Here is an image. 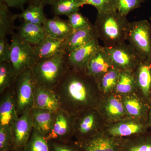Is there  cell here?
<instances>
[{"label": "cell", "mask_w": 151, "mask_h": 151, "mask_svg": "<svg viewBox=\"0 0 151 151\" xmlns=\"http://www.w3.org/2000/svg\"><path fill=\"white\" fill-rule=\"evenodd\" d=\"M54 113L44 109L33 108L30 111L33 129L46 138L52 129Z\"/></svg>", "instance_id": "e0dca14e"}, {"label": "cell", "mask_w": 151, "mask_h": 151, "mask_svg": "<svg viewBox=\"0 0 151 151\" xmlns=\"http://www.w3.org/2000/svg\"><path fill=\"white\" fill-rule=\"evenodd\" d=\"M100 46L98 38H96L85 45L67 53V60L69 66L76 70L86 71L89 59Z\"/></svg>", "instance_id": "30bf717a"}, {"label": "cell", "mask_w": 151, "mask_h": 151, "mask_svg": "<svg viewBox=\"0 0 151 151\" xmlns=\"http://www.w3.org/2000/svg\"><path fill=\"white\" fill-rule=\"evenodd\" d=\"M124 105L127 113L132 116L139 117L142 115V106L139 101L134 97H127L124 100Z\"/></svg>", "instance_id": "d590c367"}, {"label": "cell", "mask_w": 151, "mask_h": 151, "mask_svg": "<svg viewBox=\"0 0 151 151\" xmlns=\"http://www.w3.org/2000/svg\"><path fill=\"white\" fill-rule=\"evenodd\" d=\"M119 151H151V137L128 140L120 142Z\"/></svg>", "instance_id": "484cf974"}, {"label": "cell", "mask_w": 151, "mask_h": 151, "mask_svg": "<svg viewBox=\"0 0 151 151\" xmlns=\"http://www.w3.org/2000/svg\"><path fill=\"white\" fill-rule=\"evenodd\" d=\"M121 70L113 68L98 78V84L100 88L105 93H107L115 89Z\"/></svg>", "instance_id": "f546056e"}, {"label": "cell", "mask_w": 151, "mask_h": 151, "mask_svg": "<svg viewBox=\"0 0 151 151\" xmlns=\"http://www.w3.org/2000/svg\"><path fill=\"white\" fill-rule=\"evenodd\" d=\"M0 1L6 4L9 7L24 10V6L27 3V0H0Z\"/></svg>", "instance_id": "f35d334b"}, {"label": "cell", "mask_w": 151, "mask_h": 151, "mask_svg": "<svg viewBox=\"0 0 151 151\" xmlns=\"http://www.w3.org/2000/svg\"><path fill=\"white\" fill-rule=\"evenodd\" d=\"M70 68L67 54H62L37 61L32 69L37 84L53 90Z\"/></svg>", "instance_id": "3957f363"}, {"label": "cell", "mask_w": 151, "mask_h": 151, "mask_svg": "<svg viewBox=\"0 0 151 151\" xmlns=\"http://www.w3.org/2000/svg\"><path fill=\"white\" fill-rule=\"evenodd\" d=\"M136 84L145 97L151 92V60H142L136 69Z\"/></svg>", "instance_id": "44dd1931"}, {"label": "cell", "mask_w": 151, "mask_h": 151, "mask_svg": "<svg viewBox=\"0 0 151 151\" xmlns=\"http://www.w3.org/2000/svg\"><path fill=\"white\" fill-rule=\"evenodd\" d=\"M30 111L19 117L11 126L13 143V151H22L30 137L33 125Z\"/></svg>", "instance_id": "9c48e42d"}, {"label": "cell", "mask_w": 151, "mask_h": 151, "mask_svg": "<svg viewBox=\"0 0 151 151\" xmlns=\"http://www.w3.org/2000/svg\"><path fill=\"white\" fill-rule=\"evenodd\" d=\"M83 111L81 115L74 116V135L78 142H82L94 136L93 133L96 125V116L92 111Z\"/></svg>", "instance_id": "7c38bea8"}, {"label": "cell", "mask_w": 151, "mask_h": 151, "mask_svg": "<svg viewBox=\"0 0 151 151\" xmlns=\"http://www.w3.org/2000/svg\"><path fill=\"white\" fill-rule=\"evenodd\" d=\"M113 68L104 47L101 46L89 59L85 71L97 81L98 78Z\"/></svg>", "instance_id": "5bb4252c"}, {"label": "cell", "mask_w": 151, "mask_h": 151, "mask_svg": "<svg viewBox=\"0 0 151 151\" xmlns=\"http://www.w3.org/2000/svg\"><path fill=\"white\" fill-rule=\"evenodd\" d=\"M18 118L12 86L1 94L0 126L11 127Z\"/></svg>", "instance_id": "4fadbf2b"}, {"label": "cell", "mask_w": 151, "mask_h": 151, "mask_svg": "<svg viewBox=\"0 0 151 151\" xmlns=\"http://www.w3.org/2000/svg\"><path fill=\"white\" fill-rule=\"evenodd\" d=\"M32 47L37 62L60 55L67 54L65 40L57 39L47 35L40 43Z\"/></svg>", "instance_id": "8fae6325"}, {"label": "cell", "mask_w": 151, "mask_h": 151, "mask_svg": "<svg viewBox=\"0 0 151 151\" xmlns=\"http://www.w3.org/2000/svg\"><path fill=\"white\" fill-rule=\"evenodd\" d=\"M51 151H82L78 144L75 146L68 143L48 142Z\"/></svg>", "instance_id": "8d00e7d4"}, {"label": "cell", "mask_w": 151, "mask_h": 151, "mask_svg": "<svg viewBox=\"0 0 151 151\" xmlns=\"http://www.w3.org/2000/svg\"><path fill=\"white\" fill-rule=\"evenodd\" d=\"M16 76L10 61L0 63V94L12 86Z\"/></svg>", "instance_id": "4316f807"}, {"label": "cell", "mask_w": 151, "mask_h": 151, "mask_svg": "<svg viewBox=\"0 0 151 151\" xmlns=\"http://www.w3.org/2000/svg\"><path fill=\"white\" fill-rule=\"evenodd\" d=\"M149 123L150 126L151 127V110L149 113Z\"/></svg>", "instance_id": "60d3db41"}, {"label": "cell", "mask_w": 151, "mask_h": 151, "mask_svg": "<svg viewBox=\"0 0 151 151\" xmlns=\"http://www.w3.org/2000/svg\"><path fill=\"white\" fill-rule=\"evenodd\" d=\"M11 44L6 37H0V63L10 61Z\"/></svg>", "instance_id": "74e56055"}, {"label": "cell", "mask_w": 151, "mask_h": 151, "mask_svg": "<svg viewBox=\"0 0 151 151\" xmlns=\"http://www.w3.org/2000/svg\"><path fill=\"white\" fill-rule=\"evenodd\" d=\"M36 84L32 68L26 69L16 77L12 88L18 117L33 108Z\"/></svg>", "instance_id": "277c9868"}, {"label": "cell", "mask_w": 151, "mask_h": 151, "mask_svg": "<svg viewBox=\"0 0 151 151\" xmlns=\"http://www.w3.org/2000/svg\"><path fill=\"white\" fill-rule=\"evenodd\" d=\"M43 26L47 35L61 40H65L74 32L68 21L62 19L58 17L46 18Z\"/></svg>", "instance_id": "ac0fdd59"}, {"label": "cell", "mask_w": 151, "mask_h": 151, "mask_svg": "<svg viewBox=\"0 0 151 151\" xmlns=\"http://www.w3.org/2000/svg\"><path fill=\"white\" fill-rule=\"evenodd\" d=\"M43 8L41 6L29 5L27 8L21 13L15 14V17L22 20L23 22L42 25L47 18Z\"/></svg>", "instance_id": "cb8c5ba5"}, {"label": "cell", "mask_w": 151, "mask_h": 151, "mask_svg": "<svg viewBox=\"0 0 151 151\" xmlns=\"http://www.w3.org/2000/svg\"><path fill=\"white\" fill-rule=\"evenodd\" d=\"M144 126L134 122H124L115 125L108 130V134L113 138L130 137L142 133Z\"/></svg>", "instance_id": "7402d4cb"}, {"label": "cell", "mask_w": 151, "mask_h": 151, "mask_svg": "<svg viewBox=\"0 0 151 151\" xmlns=\"http://www.w3.org/2000/svg\"><path fill=\"white\" fill-rule=\"evenodd\" d=\"M96 38H99L94 25L73 32L65 40L66 52H71Z\"/></svg>", "instance_id": "d6986e66"}, {"label": "cell", "mask_w": 151, "mask_h": 151, "mask_svg": "<svg viewBox=\"0 0 151 151\" xmlns=\"http://www.w3.org/2000/svg\"><path fill=\"white\" fill-rule=\"evenodd\" d=\"M12 151H13V150H12Z\"/></svg>", "instance_id": "b9f144b4"}, {"label": "cell", "mask_w": 151, "mask_h": 151, "mask_svg": "<svg viewBox=\"0 0 151 151\" xmlns=\"http://www.w3.org/2000/svg\"><path fill=\"white\" fill-rule=\"evenodd\" d=\"M96 82L86 71L70 68L53 89L61 109L72 116L88 110L93 105Z\"/></svg>", "instance_id": "6da1fadb"}, {"label": "cell", "mask_w": 151, "mask_h": 151, "mask_svg": "<svg viewBox=\"0 0 151 151\" xmlns=\"http://www.w3.org/2000/svg\"><path fill=\"white\" fill-rule=\"evenodd\" d=\"M144 1V0H117V12L126 17L131 11L140 7Z\"/></svg>", "instance_id": "e575fe53"}, {"label": "cell", "mask_w": 151, "mask_h": 151, "mask_svg": "<svg viewBox=\"0 0 151 151\" xmlns=\"http://www.w3.org/2000/svg\"><path fill=\"white\" fill-rule=\"evenodd\" d=\"M16 28L20 37L33 46L40 43L47 36L43 25L23 22Z\"/></svg>", "instance_id": "ffe728a7"}, {"label": "cell", "mask_w": 151, "mask_h": 151, "mask_svg": "<svg viewBox=\"0 0 151 151\" xmlns=\"http://www.w3.org/2000/svg\"><path fill=\"white\" fill-rule=\"evenodd\" d=\"M85 5L93 6L97 13H105L117 11V0H82Z\"/></svg>", "instance_id": "1f68e13d"}, {"label": "cell", "mask_w": 151, "mask_h": 151, "mask_svg": "<svg viewBox=\"0 0 151 151\" xmlns=\"http://www.w3.org/2000/svg\"><path fill=\"white\" fill-rule=\"evenodd\" d=\"M33 108L55 112L60 107L59 100L52 89L36 84L34 93Z\"/></svg>", "instance_id": "2e32d148"}, {"label": "cell", "mask_w": 151, "mask_h": 151, "mask_svg": "<svg viewBox=\"0 0 151 151\" xmlns=\"http://www.w3.org/2000/svg\"><path fill=\"white\" fill-rule=\"evenodd\" d=\"M136 85L134 74L133 72L122 70L115 89L119 93L128 94L134 89Z\"/></svg>", "instance_id": "f1b7e54d"}, {"label": "cell", "mask_w": 151, "mask_h": 151, "mask_svg": "<svg viewBox=\"0 0 151 151\" xmlns=\"http://www.w3.org/2000/svg\"><path fill=\"white\" fill-rule=\"evenodd\" d=\"M67 17L68 21L74 32L93 26L86 17L78 12H76Z\"/></svg>", "instance_id": "d6a6232c"}, {"label": "cell", "mask_w": 151, "mask_h": 151, "mask_svg": "<svg viewBox=\"0 0 151 151\" xmlns=\"http://www.w3.org/2000/svg\"><path fill=\"white\" fill-rule=\"evenodd\" d=\"M106 110L108 115L113 118H120L124 115L125 108L124 104L118 98L111 97L106 103Z\"/></svg>", "instance_id": "4dcf8cb0"}, {"label": "cell", "mask_w": 151, "mask_h": 151, "mask_svg": "<svg viewBox=\"0 0 151 151\" xmlns=\"http://www.w3.org/2000/svg\"><path fill=\"white\" fill-rule=\"evenodd\" d=\"M16 19L15 14H12L9 7L5 3L0 2V37H6L14 33L16 28L14 22Z\"/></svg>", "instance_id": "d4e9b609"}, {"label": "cell", "mask_w": 151, "mask_h": 151, "mask_svg": "<svg viewBox=\"0 0 151 151\" xmlns=\"http://www.w3.org/2000/svg\"><path fill=\"white\" fill-rule=\"evenodd\" d=\"M127 40L142 60H151V25L147 20L130 22Z\"/></svg>", "instance_id": "5b68a950"}, {"label": "cell", "mask_w": 151, "mask_h": 151, "mask_svg": "<svg viewBox=\"0 0 151 151\" xmlns=\"http://www.w3.org/2000/svg\"><path fill=\"white\" fill-rule=\"evenodd\" d=\"M29 5H34L45 6L50 5L52 4L54 0H27Z\"/></svg>", "instance_id": "ab89813d"}, {"label": "cell", "mask_w": 151, "mask_h": 151, "mask_svg": "<svg viewBox=\"0 0 151 151\" xmlns=\"http://www.w3.org/2000/svg\"><path fill=\"white\" fill-rule=\"evenodd\" d=\"M104 47L113 67L121 71L133 72L142 60L126 42L112 47Z\"/></svg>", "instance_id": "52a82bcc"}, {"label": "cell", "mask_w": 151, "mask_h": 151, "mask_svg": "<svg viewBox=\"0 0 151 151\" xmlns=\"http://www.w3.org/2000/svg\"><path fill=\"white\" fill-rule=\"evenodd\" d=\"M85 5L82 0H54L50 6L56 16H68L78 12L79 8Z\"/></svg>", "instance_id": "603a6c76"}, {"label": "cell", "mask_w": 151, "mask_h": 151, "mask_svg": "<svg viewBox=\"0 0 151 151\" xmlns=\"http://www.w3.org/2000/svg\"><path fill=\"white\" fill-rule=\"evenodd\" d=\"M22 151H51L48 141L45 137L33 129L28 142Z\"/></svg>", "instance_id": "83f0119b"}, {"label": "cell", "mask_w": 151, "mask_h": 151, "mask_svg": "<svg viewBox=\"0 0 151 151\" xmlns=\"http://www.w3.org/2000/svg\"><path fill=\"white\" fill-rule=\"evenodd\" d=\"M10 44V62L16 76L27 68H32L37 61L31 45L15 33L12 35Z\"/></svg>", "instance_id": "8992f818"}, {"label": "cell", "mask_w": 151, "mask_h": 151, "mask_svg": "<svg viewBox=\"0 0 151 151\" xmlns=\"http://www.w3.org/2000/svg\"><path fill=\"white\" fill-rule=\"evenodd\" d=\"M74 116L60 108L55 112L53 126L45 138L48 142L68 143L74 135Z\"/></svg>", "instance_id": "ba28073f"}, {"label": "cell", "mask_w": 151, "mask_h": 151, "mask_svg": "<svg viewBox=\"0 0 151 151\" xmlns=\"http://www.w3.org/2000/svg\"><path fill=\"white\" fill-rule=\"evenodd\" d=\"M77 144L82 151H119V141L102 134H96Z\"/></svg>", "instance_id": "9a60e30c"}, {"label": "cell", "mask_w": 151, "mask_h": 151, "mask_svg": "<svg viewBox=\"0 0 151 151\" xmlns=\"http://www.w3.org/2000/svg\"><path fill=\"white\" fill-rule=\"evenodd\" d=\"M13 148L11 127L0 126V151H11Z\"/></svg>", "instance_id": "836d02e7"}, {"label": "cell", "mask_w": 151, "mask_h": 151, "mask_svg": "<svg viewBox=\"0 0 151 151\" xmlns=\"http://www.w3.org/2000/svg\"><path fill=\"white\" fill-rule=\"evenodd\" d=\"M130 22L117 11L97 13L94 27L106 47L125 42Z\"/></svg>", "instance_id": "7a4b0ae2"}]
</instances>
